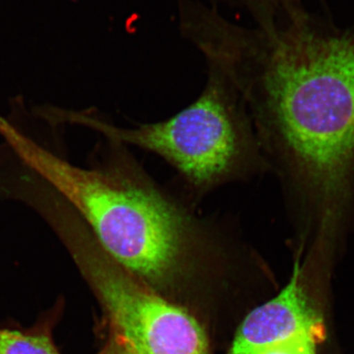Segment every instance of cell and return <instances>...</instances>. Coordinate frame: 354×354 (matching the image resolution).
Returning a JSON list of instances; mask_svg holds the SVG:
<instances>
[{
    "label": "cell",
    "instance_id": "6",
    "mask_svg": "<svg viewBox=\"0 0 354 354\" xmlns=\"http://www.w3.org/2000/svg\"><path fill=\"white\" fill-rule=\"evenodd\" d=\"M53 321L26 330L0 328V354H62L53 337Z\"/></svg>",
    "mask_w": 354,
    "mask_h": 354
},
{
    "label": "cell",
    "instance_id": "3",
    "mask_svg": "<svg viewBox=\"0 0 354 354\" xmlns=\"http://www.w3.org/2000/svg\"><path fill=\"white\" fill-rule=\"evenodd\" d=\"M80 121L106 139L162 158L177 174L176 194L194 208L223 186L269 174L245 104L216 67L208 66L199 97L167 120L130 127L87 115Z\"/></svg>",
    "mask_w": 354,
    "mask_h": 354
},
{
    "label": "cell",
    "instance_id": "1",
    "mask_svg": "<svg viewBox=\"0 0 354 354\" xmlns=\"http://www.w3.org/2000/svg\"><path fill=\"white\" fill-rule=\"evenodd\" d=\"M195 44L241 94L292 214L321 232L353 216L354 32L213 20Z\"/></svg>",
    "mask_w": 354,
    "mask_h": 354
},
{
    "label": "cell",
    "instance_id": "2",
    "mask_svg": "<svg viewBox=\"0 0 354 354\" xmlns=\"http://www.w3.org/2000/svg\"><path fill=\"white\" fill-rule=\"evenodd\" d=\"M6 142L72 205L102 250L130 274L162 281L199 234L194 207L157 183L123 144L108 139L102 167L83 169L19 130L9 132Z\"/></svg>",
    "mask_w": 354,
    "mask_h": 354
},
{
    "label": "cell",
    "instance_id": "5",
    "mask_svg": "<svg viewBox=\"0 0 354 354\" xmlns=\"http://www.w3.org/2000/svg\"><path fill=\"white\" fill-rule=\"evenodd\" d=\"M297 261L290 283L278 297L248 314L235 335L230 354H257L272 344L298 335H310L320 344L326 339L323 317L305 295Z\"/></svg>",
    "mask_w": 354,
    "mask_h": 354
},
{
    "label": "cell",
    "instance_id": "8",
    "mask_svg": "<svg viewBox=\"0 0 354 354\" xmlns=\"http://www.w3.org/2000/svg\"><path fill=\"white\" fill-rule=\"evenodd\" d=\"M97 354H136L132 351L124 342L121 341L120 337L113 334L109 335L108 342L104 344V348Z\"/></svg>",
    "mask_w": 354,
    "mask_h": 354
},
{
    "label": "cell",
    "instance_id": "7",
    "mask_svg": "<svg viewBox=\"0 0 354 354\" xmlns=\"http://www.w3.org/2000/svg\"><path fill=\"white\" fill-rule=\"evenodd\" d=\"M319 342L310 335H298L286 341L272 344L257 354H316Z\"/></svg>",
    "mask_w": 354,
    "mask_h": 354
},
{
    "label": "cell",
    "instance_id": "4",
    "mask_svg": "<svg viewBox=\"0 0 354 354\" xmlns=\"http://www.w3.org/2000/svg\"><path fill=\"white\" fill-rule=\"evenodd\" d=\"M67 228V244L106 310L111 334L136 354H209L204 330L189 313L120 269L86 230Z\"/></svg>",
    "mask_w": 354,
    "mask_h": 354
}]
</instances>
